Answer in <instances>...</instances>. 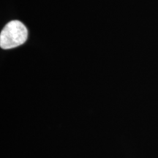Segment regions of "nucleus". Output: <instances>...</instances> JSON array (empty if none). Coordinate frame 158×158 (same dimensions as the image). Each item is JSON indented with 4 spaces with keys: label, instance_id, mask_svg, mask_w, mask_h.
<instances>
[{
    "label": "nucleus",
    "instance_id": "f257e3e1",
    "mask_svg": "<svg viewBox=\"0 0 158 158\" xmlns=\"http://www.w3.org/2000/svg\"><path fill=\"white\" fill-rule=\"evenodd\" d=\"M28 31L23 23L12 21L5 25L0 34V46L3 49H10L23 44L27 40Z\"/></svg>",
    "mask_w": 158,
    "mask_h": 158
}]
</instances>
